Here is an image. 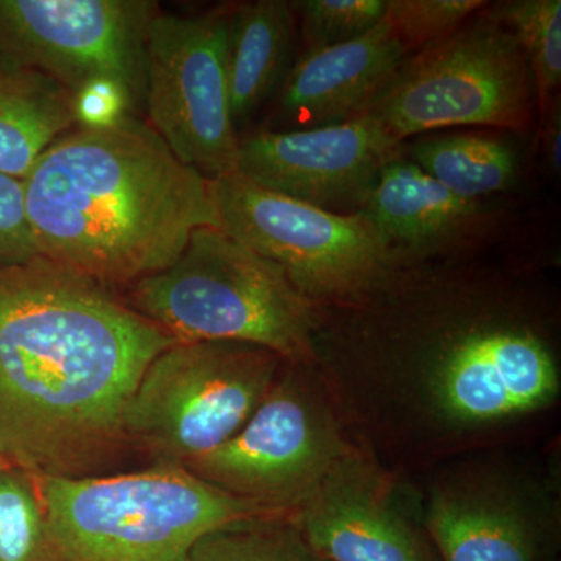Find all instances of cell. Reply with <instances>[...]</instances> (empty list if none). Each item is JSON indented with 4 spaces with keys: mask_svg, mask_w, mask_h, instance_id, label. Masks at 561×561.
<instances>
[{
    "mask_svg": "<svg viewBox=\"0 0 561 561\" xmlns=\"http://www.w3.org/2000/svg\"><path fill=\"white\" fill-rule=\"evenodd\" d=\"M348 440L393 474L472 456L557 401L556 313L516 271L400 260L313 301L312 362Z\"/></svg>",
    "mask_w": 561,
    "mask_h": 561,
    "instance_id": "6da1fadb",
    "label": "cell"
},
{
    "mask_svg": "<svg viewBox=\"0 0 561 561\" xmlns=\"http://www.w3.org/2000/svg\"><path fill=\"white\" fill-rule=\"evenodd\" d=\"M176 339L50 261L0 267V457L81 478L116 449L150 362Z\"/></svg>",
    "mask_w": 561,
    "mask_h": 561,
    "instance_id": "7a4b0ae2",
    "label": "cell"
},
{
    "mask_svg": "<svg viewBox=\"0 0 561 561\" xmlns=\"http://www.w3.org/2000/svg\"><path fill=\"white\" fill-rule=\"evenodd\" d=\"M22 181L41 256L111 290L165 271L197 228H220L213 180L138 116L77 125Z\"/></svg>",
    "mask_w": 561,
    "mask_h": 561,
    "instance_id": "3957f363",
    "label": "cell"
},
{
    "mask_svg": "<svg viewBox=\"0 0 561 561\" xmlns=\"http://www.w3.org/2000/svg\"><path fill=\"white\" fill-rule=\"evenodd\" d=\"M32 476L54 561H184L209 531L284 515L232 496L184 468L111 478Z\"/></svg>",
    "mask_w": 561,
    "mask_h": 561,
    "instance_id": "277c9868",
    "label": "cell"
},
{
    "mask_svg": "<svg viewBox=\"0 0 561 561\" xmlns=\"http://www.w3.org/2000/svg\"><path fill=\"white\" fill-rule=\"evenodd\" d=\"M125 289V305L179 342L250 343L311 365L313 301L220 228H197L172 265Z\"/></svg>",
    "mask_w": 561,
    "mask_h": 561,
    "instance_id": "5b68a950",
    "label": "cell"
},
{
    "mask_svg": "<svg viewBox=\"0 0 561 561\" xmlns=\"http://www.w3.org/2000/svg\"><path fill=\"white\" fill-rule=\"evenodd\" d=\"M534 99L518 39L483 7L448 38L405 58L362 116L398 144L451 127L523 133L531 124Z\"/></svg>",
    "mask_w": 561,
    "mask_h": 561,
    "instance_id": "8992f818",
    "label": "cell"
},
{
    "mask_svg": "<svg viewBox=\"0 0 561 561\" xmlns=\"http://www.w3.org/2000/svg\"><path fill=\"white\" fill-rule=\"evenodd\" d=\"M286 364L250 343H173L140 376L124 413L125 440L161 467H186L245 426Z\"/></svg>",
    "mask_w": 561,
    "mask_h": 561,
    "instance_id": "52a82bcc",
    "label": "cell"
},
{
    "mask_svg": "<svg viewBox=\"0 0 561 561\" xmlns=\"http://www.w3.org/2000/svg\"><path fill=\"white\" fill-rule=\"evenodd\" d=\"M234 437L184 470L267 511L290 515L354 448L311 365L287 362Z\"/></svg>",
    "mask_w": 561,
    "mask_h": 561,
    "instance_id": "ba28073f",
    "label": "cell"
},
{
    "mask_svg": "<svg viewBox=\"0 0 561 561\" xmlns=\"http://www.w3.org/2000/svg\"><path fill=\"white\" fill-rule=\"evenodd\" d=\"M220 230L278 265L312 301L341 300L404 260L370 219L264 190L238 172L213 180Z\"/></svg>",
    "mask_w": 561,
    "mask_h": 561,
    "instance_id": "9c48e42d",
    "label": "cell"
},
{
    "mask_svg": "<svg viewBox=\"0 0 561 561\" xmlns=\"http://www.w3.org/2000/svg\"><path fill=\"white\" fill-rule=\"evenodd\" d=\"M232 5L192 16L158 11L146 41V122L183 164L209 180L236 171L227 55Z\"/></svg>",
    "mask_w": 561,
    "mask_h": 561,
    "instance_id": "30bf717a",
    "label": "cell"
},
{
    "mask_svg": "<svg viewBox=\"0 0 561 561\" xmlns=\"http://www.w3.org/2000/svg\"><path fill=\"white\" fill-rule=\"evenodd\" d=\"M151 0H0V54L38 70L76 98L98 84L146 99V41L160 11Z\"/></svg>",
    "mask_w": 561,
    "mask_h": 561,
    "instance_id": "8fae6325",
    "label": "cell"
},
{
    "mask_svg": "<svg viewBox=\"0 0 561 561\" xmlns=\"http://www.w3.org/2000/svg\"><path fill=\"white\" fill-rule=\"evenodd\" d=\"M446 463L423 505L440 561H540L559 519L556 483L513 463L470 456Z\"/></svg>",
    "mask_w": 561,
    "mask_h": 561,
    "instance_id": "7c38bea8",
    "label": "cell"
},
{
    "mask_svg": "<svg viewBox=\"0 0 561 561\" xmlns=\"http://www.w3.org/2000/svg\"><path fill=\"white\" fill-rule=\"evenodd\" d=\"M401 144L375 119L354 117L306 130H262L239 140L236 171L243 179L332 213H359L376 175Z\"/></svg>",
    "mask_w": 561,
    "mask_h": 561,
    "instance_id": "4fadbf2b",
    "label": "cell"
},
{
    "mask_svg": "<svg viewBox=\"0 0 561 561\" xmlns=\"http://www.w3.org/2000/svg\"><path fill=\"white\" fill-rule=\"evenodd\" d=\"M404 497L397 474L354 446L294 518L327 561H440Z\"/></svg>",
    "mask_w": 561,
    "mask_h": 561,
    "instance_id": "5bb4252c",
    "label": "cell"
},
{
    "mask_svg": "<svg viewBox=\"0 0 561 561\" xmlns=\"http://www.w3.org/2000/svg\"><path fill=\"white\" fill-rule=\"evenodd\" d=\"M408 57L383 20L348 43L305 50L276 94L268 131L306 130L362 116Z\"/></svg>",
    "mask_w": 561,
    "mask_h": 561,
    "instance_id": "9a60e30c",
    "label": "cell"
},
{
    "mask_svg": "<svg viewBox=\"0 0 561 561\" xmlns=\"http://www.w3.org/2000/svg\"><path fill=\"white\" fill-rule=\"evenodd\" d=\"M359 213L404 260L465 253L486 220L481 202L457 197L400 154L376 175Z\"/></svg>",
    "mask_w": 561,
    "mask_h": 561,
    "instance_id": "2e32d148",
    "label": "cell"
},
{
    "mask_svg": "<svg viewBox=\"0 0 561 561\" xmlns=\"http://www.w3.org/2000/svg\"><path fill=\"white\" fill-rule=\"evenodd\" d=\"M295 20L284 0L232 5L227 73L236 130L283 87L294 65Z\"/></svg>",
    "mask_w": 561,
    "mask_h": 561,
    "instance_id": "e0dca14e",
    "label": "cell"
},
{
    "mask_svg": "<svg viewBox=\"0 0 561 561\" xmlns=\"http://www.w3.org/2000/svg\"><path fill=\"white\" fill-rule=\"evenodd\" d=\"M73 127V95L0 54V173L24 180L41 153Z\"/></svg>",
    "mask_w": 561,
    "mask_h": 561,
    "instance_id": "ac0fdd59",
    "label": "cell"
},
{
    "mask_svg": "<svg viewBox=\"0 0 561 561\" xmlns=\"http://www.w3.org/2000/svg\"><path fill=\"white\" fill-rule=\"evenodd\" d=\"M411 161L463 201L511 190L518 157L507 142L474 133L442 135L413 146Z\"/></svg>",
    "mask_w": 561,
    "mask_h": 561,
    "instance_id": "d6986e66",
    "label": "cell"
},
{
    "mask_svg": "<svg viewBox=\"0 0 561 561\" xmlns=\"http://www.w3.org/2000/svg\"><path fill=\"white\" fill-rule=\"evenodd\" d=\"M184 561H327L306 542L294 513L247 519L209 531Z\"/></svg>",
    "mask_w": 561,
    "mask_h": 561,
    "instance_id": "ffe728a7",
    "label": "cell"
},
{
    "mask_svg": "<svg viewBox=\"0 0 561 561\" xmlns=\"http://www.w3.org/2000/svg\"><path fill=\"white\" fill-rule=\"evenodd\" d=\"M490 9L511 28L526 55L542 121L561 81V2L512 0Z\"/></svg>",
    "mask_w": 561,
    "mask_h": 561,
    "instance_id": "44dd1931",
    "label": "cell"
},
{
    "mask_svg": "<svg viewBox=\"0 0 561 561\" xmlns=\"http://www.w3.org/2000/svg\"><path fill=\"white\" fill-rule=\"evenodd\" d=\"M0 561H54L35 479L10 465L0 468Z\"/></svg>",
    "mask_w": 561,
    "mask_h": 561,
    "instance_id": "7402d4cb",
    "label": "cell"
},
{
    "mask_svg": "<svg viewBox=\"0 0 561 561\" xmlns=\"http://www.w3.org/2000/svg\"><path fill=\"white\" fill-rule=\"evenodd\" d=\"M485 5L482 0H386L383 22L411 55L448 38Z\"/></svg>",
    "mask_w": 561,
    "mask_h": 561,
    "instance_id": "603a6c76",
    "label": "cell"
},
{
    "mask_svg": "<svg viewBox=\"0 0 561 561\" xmlns=\"http://www.w3.org/2000/svg\"><path fill=\"white\" fill-rule=\"evenodd\" d=\"M300 20L306 50L359 38L383 20L386 0H300L290 2Z\"/></svg>",
    "mask_w": 561,
    "mask_h": 561,
    "instance_id": "cb8c5ba5",
    "label": "cell"
},
{
    "mask_svg": "<svg viewBox=\"0 0 561 561\" xmlns=\"http://www.w3.org/2000/svg\"><path fill=\"white\" fill-rule=\"evenodd\" d=\"M39 257L25 209L24 181L0 173V267Z\"/></svg>",
    "mask_w": 561,
    "mask_h": 561,
    "instance_id": "d4e9b609",
    "label": "cell"
},
{
    "mask_svg": "<svg viewBox=\"0 0 561 561\" xmlns=\"http://www.w3.org/2000/svg\"><path fill=\"white\" fill-rule=\"evenodd\" d=\"M542 150L546 161L553 172H561V101L560 95L549 105L541 121Z\"/></svg>",
    "mask_w": 561,
    "mask_h": 561,
    "instance_id": "484cf974",
    "label": "cell"
},
{
    "mask_svg": "<svg viewBox=\"0 0 561 561\" xmlns=\"http://www.w3.org/2000/svg\"><path fill=\"white\" fill-rule=\"evenodd\" d=\"M7 461L2 459V457H0V468H3V467H7Z\"/></svg>",
    "mask_w": 561,
    "mask_h": 561,
    "instance_id": "4316f807",
    "label": "cell"
}]
</instances>
